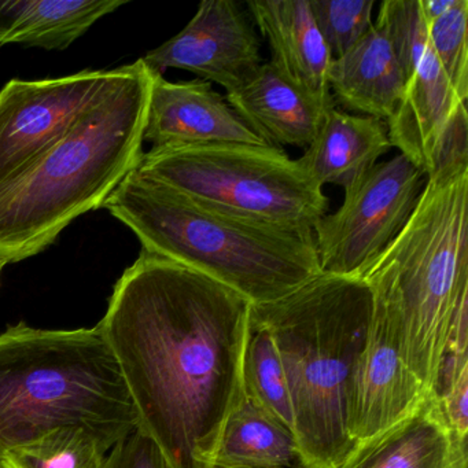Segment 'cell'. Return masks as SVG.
<instances>
[{"label": "cell", "instance_id": "1", "mask_svg": "<svg viewBox=\"0 0 468 468\" xmlns=\"http://www.w3.org/2000/svg\"><path fill=\"white\" fill-rule=\"evenodd\" d=\"M251 305L220 282L142 251L98 323L135 405L138 429L172 468H210L245 397Z\"/></svg>", "mask_w": 468, "mask_h": 468}, {"label": "cell", "instance_id": "2", "mask_svg": "<svg viewBox=\"0 0 468 468\" xmlns=\"http://www.w3.org/2000/svg\"><path fill=\"white\" fill-rule=\"evenodd\" d=\"M154 72L119 68L102 95L56 144L0 186V259L37 256L84 213L103 207L144 155Z\"/></svg>", "mask_w": 468, "mask_h": 468}, {"label": "cell", "instance_id": "3", "mask_svg": "<svg viewBox=\"0 0 468 468\" xmlns=\"http://www.w3.org/2000/svg\"><path fill=\"white\" fill-rule=\"evenodd\" d=\"M371 316L363 279L324 273L281 300L251 305L250 323L272 336L286 375L300 468H339L356 448L347 401Z\"/></svg>", "mask_w": 468, "mask_h": 468}, {"label": "cell", "instance_id": "4", "mask_svg": "<svg viewBox=\"0 0 468 468\" xmlns=\"http://www.w3.org/2000/svg\"><path fill=\"white\" fill-rule=\"evenodd\" d=\"M103 207L147 253L204 273L253 305L281 300L322 273L314 232L220 212L135 171Z\"/></svg>", "mask_w": 468, "mask_h": 468}, {"label": "cell", "instance_id": "5", "mask_svg": "<svg viewBox=\"0 0 468 468\" xmlns=\"http://www.w3.org/2000/svg\"><path fill=\"white\" fill-rule=\"evenodd\" d=\"M62 427H83L109 448L138 429L135 405L100 325L0 334V456Z\"/></svg>", "mask_w": 468, "mask_h": 468}, {"label": "cell", "instance_id": "6", "mask_svg": "<svg viewBox=\"0 0 468 468\" xmlns=\"http://www.w3.org/2000/svg\"><path fill=\"white\" fill-rule=\"evenodd\" d=\"M360 279L396 317L402 361L435 396L452 323L468 303V171L427 177L410 220Z\"/></svg>", "mask_w": 468, "mask_h": 468}, {"label": "cell", "instance_id": "7", "mask_svg": "<svg viewBox=\"0 0 468 468\" xmlns=\"http://www.w3.org/2000/svg\"><path fill=\"white\" fill-rule=\"evenodd\" d=\"M136 174L213 209L254 223L314 232L330 201L279 147L204 144L144 153Z\"/></svg>", "mask_w": 468, "mask_h": 468}, {"label": "cell", "instance_id": "8", "mask_svg": "<svg viewBox=\"0 0 468 468\" xmlns=\"http://www.w3.org/2000/svg\"><path fill=\"white\" fill-rule=\"evenodd\" d=\"M426 180L418 166L397 154L345 188L344 204L314 229L320 272L361 278L410 220Z\"/></svg>", "mask_w": 468, "mask_h": 468}, {"label": "cell", "instance_id": "9", "mask_svg": "<svg viewBox=\"0 0 468 468\" xmlns=\"http://www.w3.org/2000/svg\"><path fill=\"white\" fill-rule=\"evenodd\" d=\"M117 69L12 80L0 91V186L58 142L105 92Z\"/></svg>", "mask_w": 468, "mask_h": 468}, {"label": "cell", "instance_id": "10", "mask_svg": "<svg viewBox=\"0 0 468 468\" xmlns=\"http://www.w3.org/2000/svg\"><path fill=\"white\" fill-rule=\"evenodd\" d=\"M141 61L161 76L168 69L186 70L218 84L229 94L248 83L261 67V40L242 5L204 0L179 34Z\"/></svg>", "mask_w": 468, "mask_h": 468}, {"label": "cell", "instance_id": "11", "mask_svg": "<svg viewBox=\"0 0 468 468\" xmlns=\"http://www.w3.org/2000/svg\"><path fill=\"white\" fill-rule=\"evenodd\" d=\"M430 397L402 361L396 317L372 300L371 323L347 401L350 438L356 445L371 440L412 415Z\"/></svg>", "mask_w": 468, "mask_h": 468}, {"label": "cell", "instance_id": "12", "mask_svg": "<svg viewBox=\"0 0 468 468\" xmlns=\"http://www.w3.org/2000/svg\"><path fill=\"white\" fill-rule=\"evenodd\" d=\"M144 141L152 149L204 144H265L209 81L165 80L154 73Z\"/></svg>", "mask_w": 468, "mask_h": 468}, {"label": "cell", "instance_id": "13", "mask_svg": "<svg viewBox=\"0 0 468 468\" xmlns=\"http://www.w3.org/2000/svg\"><path fill=\"white\" fill-rule=\"evenodd\" d=\"M246 7L267 39L271 65L282 78L319 102L336 106L327 83L334 57L317 28L309 0H249Z\"/></svg>", "mask_w": 468, "mask_h": 468}, {"label": "cell", "instance_id": "14", "mask_svg": "<svg viewBox=\"0 0 468 468\" xmlns=\"http://www.w3.org/2000/svg\"><path fill=\"white\" fill-rule=\"evenodd\" d=\"M226 101L239 119L268 146L306 149L319 133L328 106L282 78L271 65L262 64L240 89Z\"/></svg>", "mask_w": 468, "mask_h": 468}, {"label": "cell", "instance_id": "15", "mask_svg": "<svg viewBox=\"0 0 468 468\" xmlns=\"http://www.w3.org/2000/svg\"><path fill=\"white\" fill-rule=\"evenodd\" d=\"M339 468H467V446L432 396L404 420L356 445Z\"/></svg>", "mask_w": 468, "mask_h": 468}, {"label": "cell", "instance_id": "16", "mask_svg": "<svg viewBox=\"0 0 468 468\" xmlns=\"http://www.w3.org/2000/svg\"><path fill=\"white\" fill-rule=\"evenodd\" d=\"M327 83L335 105L386 122L401 101L407 79L393 46L374 23L346 53L333 58Z\"/></svg>", "mask_w": 468, "mask_h": 468}, {"label": "cell", "instance_id": "17", "mask_svg": "<svg viewBox=\"0 0 468 468\" xmlns=\"http://www.w3.org/2000/svg\"><path fill=\"white\" fill-rule=\"evenodd\" d=\"M462 103L467 101L457 97L429 43L396 112L386 122L391 146L427 177L438 136Z\"/></svg>", "mask_w": 468, "mask_h": 468}, {"label": "cell", "instance_id": "18", "mask_svg": "<svg viewBox=\"0 0 468 468\" xmlns=\"http://www.w3.org/2000/svg\"><path fill=\"white\" fill-rule=\"evenodd\" d=\"M390 149L393 146L385 122L334 108L297 161L322 187L336 185L347 188Z\"/></svg>", "mask_w": 468, "mask_h": 468}, {"label": "cell", "instance_id": "19", "mask_svg": "<svg viewBox=\"0 0 468 468\" xmlns=\"http://www.w3.org/2000/svg\"><path fill=\"white\" fill-rule=\"evenodd\" d=\"M297 460L294 435L243 397L221 430L213 463L243 468H283Z\"/></svg>", "mask_w": 468, "mask_h": 468}, {"label": "cell", "instance_id": "20", "mask_svg": "<svg viewBox=\"0 0 468 468\" xmlns=\"http://www.w3.org/2000/svg\"><path fill=\"white\" fill-rule=\"evenodd\" d=\"M125 0H31L13 45L64 50Z\"/></svg>", "mask_w": 468, "mask_h": 468}, {"label": "cell", "instance_id": "21", "mask_svg": "<svg viewBox=\"0 0 468 468\" xmlns=\"http://www.w3.org/2000/svg\"><path fill=\"white\" fill-rule=\"evenodd\" d=\"M108 443L83 427H62L0 456V468H105Z\"/></svg>", "mask_w": 468, "mask_h": 468}, {"label": "cell", "instance_id": "22", "mask_svg": "<svg viewBox=\"0 0 468 468\" xmlns=\"http://www.w3.org/2000/svg\"><path fill=\"white\" fill-rule=\"evenodd\" d=\"M245 394L292 432V410L286 375L275 342L265 328L250 323L243 361Z\"/></svg>", "mask_w": 468, "mask_h": 468}, {"label": "cell", "instance_id": "23", "mask_svg": "<svg viewBox=\"0 0 468 468\" xmlns=\"http://www.w3.org/2000/svg\"><path fill=\"white\" fill-rule=\"evenodd\" d=\"M468 303L454 316L438 371L435 397L462 445L468 434Z\"/></svg>", "mask_w": 468, "mask_h": 468}, {"label": "cell", "instance_id": "24", "mask_svg": "<svg viewBox=\"0 0 468 468\" xmlns=\"http://www.w3.org/2000/svg\"><path fill=\"white\" fill-rule=\"evenodd\" d=\"M430 48L457 97L468 100V0H456L453 7L427 24Z\"/></svg>", "mask_w": 468, "mask_h": 468}, {"label": "cell", "instance_id": "25", "mask_svg": "<svg viewBox=\"0 0 468 468\" xmlns=\"http://www.w3.org/2000/svg\"><path fill=\"white\" fill-rule=\"evenodd\" d=\"M375 24L385 32L393 46L408 80L429 48L427 21L419 0H385L380 4Z\"/></svg>", "mask_w": 468, "mask_h": 468}, {"label": "cell", "instance_id": "26", "mask_svg": "<svg viewBox=\"0 0 468 468\" xmlns=\"http://www.w3.org/2000/svg\"><path fill=\"white\" fill-rule=\"evenodd\" d=\"M309 4L334 58L346 53L374 24L375 0H309Z\"/></svg>", "mask_w": 468, "mask_h": 468}, {"label": "cell", "instance_id": "27", "mask_svg": "<svg viewBox=\"0 0 468 468\" xmlns=\"http://www.w3.org/2000/svg\"><path fill=\"white\" fill-rule=\"evenodd\" d=\"M465 171H468V113L467 103H462L438 136L427 177Z\"/></svg>", "mask_w": 468, "mask_h": 468}, {"label": "cell", "instance_id": "28", "mask_svg": "<svg viewBox=\"0 0 468 468\" xmlns=\"http://www.w3.org/2000/svg\"><path fill=\"white\" fill-rule=\"evenodd\" d=\"M105 468H172L160 446L141 430L111 449Z\"/></svg>", "mask_w": 468, "mask_h": 468}, {"label": "cell", "instance_id": "29", "mask_svg": "<svg viewBox=\"0 0 468 468\" xmlns=\"http://www.w3.org/2000/svg\"><path fill=\"white\" fill-rule=\"evenodd\" d=\"M31 0H0V48L13 45Z\"/></svg>", "mask_w": 468, "mask_h": 468}, {"label": "cell", "instance_id": "30", "mask_svg": "<svg viewBox=\"0 0 468 468\" xmlns=\"http://www.w3.org/2000/svg\"><path fill=\"white\" fill-rule=\"evenodd\" d=\"M419 4H420L424 20L429 24L453 7L456 0H419Z\"/></svg>", "mask_w": 468, "mask_h": 468}, {"label": "cell", "instance_id": "31", "mask_svg": "<svg viewBox=\"0 0 468 468\" xmlns=\"http://www.w3.org/2000/svg\"><path fill=\"white\" fill-rule=\"evenodd\" d=\"M210 468H243V467H231V465L218 464V463H213L212 467H210Z\"/></svg>", "mask_w": 468, "mask_h": 468}, {"label": "cell", "instance_id": "32", "mask_svg": "<svg viewBox=\"0 0 468 468\" xmlns=\"http://www.w3.org/2000/svg\"><path fill=\"white\" fill-rule=\"evenodd\" d=\"M6 262L4 261V260L0 259V275H2V271H4V268L6 267Z\"/></svg>", "mask_w": 468, "mask_h": 468}]
</instances>
